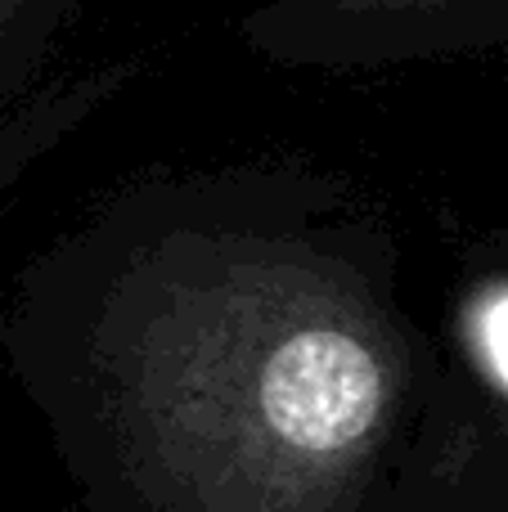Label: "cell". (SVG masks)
<instances>
[{
  "label": "cell",
  "mask_w": 508,
  "mask_h": 512,
  "mask_svg": "<svg viewBox=\"0 0 508 512\" xmlns=\"http://www.w3.org/2000/svg\"><path fill=\"white\" fill-rule=\"evenodd\" d=\"M5 346L86 512H392L437 382L387 212L302 158L117 185Z\"/></svg>",
  "instance_id": "cell-1"
},
{
  "label": "cell",
  "mask_w": 508,
  "mask_h": 512,
  "mask_svg": "<svg viewBox=\"0 0 508 512\" xmlns=\"http://www.w3.org/2000/svg\"><path fill=\"white\" fill-rule=\"evenodd\" d=\"M392 512H508V221L459 256Z\"/></svg>",
  "instance_id": "cell-2"
},
{
  "label": "cell",
  "mask_w": 508,
  "mask_h": 512,
  "mask_svg": "<svg viewBox=\"0 0 508 512\" xmlns=\"http://www.w3.org/2000/svg\"><path fill=\"white\" fill-rule=\"evenodd\" d=\"M243 41L279 68H405L508 45V0H266Z\"/></svg>",
  "instance_id": "cell-3"
},
{
  "label": "cell",
  "mask_w": 508,
  "mask_h": 512,
  "mask_svg": "<svg viewBox=\"0 0 508 512\" xmlns=\"http://www.w3.org/2000/svg\"><path fill=\"white\" fill-rule=\"evenodd\" d=\"M77 14L81 0H0V194L140 72V63H113L54 77Z\"/></svg>",
  "instance_id": "cell-4"
}]
</instances>
